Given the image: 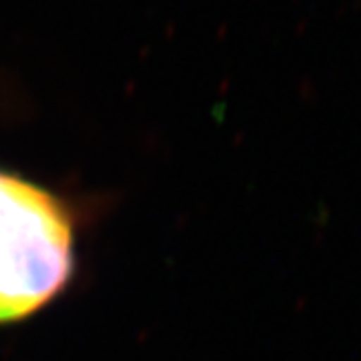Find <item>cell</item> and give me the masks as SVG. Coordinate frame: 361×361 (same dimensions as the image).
Instances as JSON below:
<instances>
[{
  "mask_svg": "<svg viewBox=\"0 0 361 361\" xmlns=\"http://www.w3.org/2000/svg\"><path fill=\"white\" fill-rule=\"evenodd\" d=\"M73 227L61 203L0 173V323L51 301L71 275Z\"/></svg>",
  "mask_w": 361,
  "mask_h": 361,
  "instance_id": "obj_1",
  "label": "cell"
}]
</instances>
